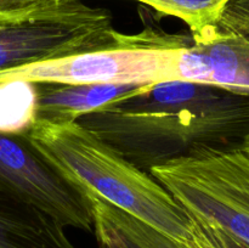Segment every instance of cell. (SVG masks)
Masks as SVG:
<instances>
[{"instance_id": "6da1fadb", "label": "cell", "mask_w": 249, "mask_h": 248, "mask_svg": "<svg viewBox=\"0 0 249 248\" xmlns=\"http://www.w3.org/2000/svg\"><path fill=\"white\" fill-rule=\"evenodd\" d=\"M77 122L148 173L201 151L241 146L249 134V94L168 80L143 85Z\"/></svg>"}, {"instance_id": "7a4b0ae2", "label": "cell", "mask_w": 249, "mask_h": 248, "mask_svg": "<svg viewBox=\"0 0 249 248\" xmlns=\"http://www.w3.org/2000/svg\"><path fill=\"white\" fill-rule=\"evenodd\" d=\"M24 134L36 150L83 192L99 195L178 242L189 238L190 218L174 197L150 173L129 162L82 124L34 122Z\"/></svg>"}, {"instance_id": "3957f363", "label": "cell", "mask_w": 249, "mask_h": 248, "mask_svg": "<svg viewBox=\"0 0 249 248\" xmlns=\"http://www.w3.org/2000/svg\"><path fill=\"white\" fill-rule=\"evenodd\" d=\"M112 23L109 11L82 0H41L0 12V73L33 63L133 44Z\"/></svg>"}, {"instance_id": "277c9868", "label": "cell", "mask_w": 249, "mask_h": 248, "mask_svg": "<svg viewBox=\"0 0 249 248\" xmlns=\"http://www.w3.org/2000/svg\"><path fill=\"white\" fill-rule=\"evenodd\" d=\"M191 40V33L172 34L146 27L133 44L6 71L0 73V82L22 79L33 83L147 85L177 80L180 50Z\"/></svg>"}, {"instance_id": "5b68a950", "label": "cell", "mask_w": 249, "mask_h": 248, "mask_svg": "<svg viewBox=\"0 0 249 248\" xmlns=\"http://www.w3.org/2000/svg\"><path fill=\"white\" fill-rule=\"evenodd\" d=\"M148 173L185 211L214 221L249 245V157L240 146L201 151Z\"/></svg>"}, {"instance_id": "8992f818", "label": "cell", "mask_w": 249, "mask_h": 248, "mask_svg": "<svg viewBox=\"0 0 249 248\" xmlns=\"http://www.w3.org/2000/svg\"><path fill=\"white\" fill-rule=\"evenodd\" d=\"M0 194L40 209L65 228L94 229L84 192L48 162L26 134L0 131Z\"/></svg>"}, {"instance_id": "52a82bcc", "label": "cell", "mask_w": 249, "mask_h": 248, "mask_svg": "<svg viewBox=\"0 0 249 248\" xmlns=\"http://www.w3.org/2000/svg\"><path fill=\"white\" fill-rule=\"evenodd\" d=\"M191 36V44L180 50L177 79L249 94L248 38L224 35L213 27Z\"/></svg>"}, {"instance_id": "ba28073f", "label": "cell", "mask_w": 249, "mask_h": 248, "mask_svg": "<svg viewBox=\"0 0 249 248\" xmlns=\"http://www.w3.org/2000/svg\"><path fill=\"white\" fill-rule=\"evenodd\" d=\"M33 84L36 90L34 122L50 124L77 122L84 114L143 87L136 84H70L56 82H34Z\"/></svg>"}, {"instance_id": "9c48e42d", "label": "cell", "mask_w": 249, "mask_h": 248, "mask_svg": "<svg viewBox=\"0 0 249 248\" xmlns=\"http://www.w3.org/2000/svg\"><path fill=\"white\" fill-rule=\"evenodd\" d=\"M0 248H75L65 226L40 209L0 194Z\"/></svg>"}, {"instance_id": "30bf717a", "label": "cell", "mask_w": 249, "mask_h": 248, "mask_svg": "<svg viewBox=\"0 0 249 248\" xmlns=\"http://www.w3.org/2000/svg\"><path fill=\"white\" fill-rule=\"evenodd\" d=\"M91 207L94 229L105 231L122 248H186L150 224L118 208L94 192H84Z\"/></svg>"}, {"instance_id": "8fae6325", "label": "cell", "mask_w": 249, "mask_h": 248, "mask_svg": "<svg viewBox=\"0 0 249 248\" xmlns=\"http://www.w3.org/2000/svg\"><path fill=\"white\" fill-rule=\"evenodd\" d=\"M36 90L28 80L0 82V131L24 134L34 122Z\"/></svg>"}, {"instance_id": "7c38bea8", "label": "cell", "mask_w": 249, "mask_h": 248, "mask_svg": "<svg viewBox=\"0 0 249 248\" xmlns=\"http://www.w3.org/2000/svg\"><path fill=\"white\" fill-rule=\"evenodd\" d=\"M153 7L163 15L182 19L190 28V33L196 34L218 21L224 6L229 0H136Z\"/></svg>"}, {"instance_id": "4fadbf2b", "label": "cell", "mask_w": 249, "mask_h": 248, "mask_svg": "<svg viewBox=\"0 0 249 248\" xmlns=\"http://www.w3.org/2000/svg\"><path fill=\"white\" fill-rule=\"evenodd\" d=\"M186 213L191 223L189 238L182 242L186 248H249L247 242L214 221L190 212Z\"/></svg>"}, {"instance_id": "5bb4252c", "label": "cell", "mask_w": 249, "mask_h": 248, "mask_svg": "<svg viewBox=\"0 0 249 248\" xmlns=\"http://www.w3.org/2000/svg\"><path fill=\"white\" fill-rule=\"evenodd\" d=\"M213 29L224 35L249 39V0H229Z\"/></svg>"}, {"instance_id": "9a60e30c", "label": "cell", "mask_w": 249, "mask_h": 248, "mask_svg": "<svg viewBox=\"0 0 249 248\" xmlns=\"http://www.w3.org/2000/svg\"><path fill=\"white\" fill-rule=\"evenodd\" d=\"M41 1V0H0V12H12L16 10L24 9L36 2Z\"/></svg>"}, {"instance_id": "2e32d148", "label": "cell", "mask_w": 249, "mask_h": 248, "mask_svg": "<svg viewBox=\"0 0 249 248\" xmlns=\"http://www.w3.org/2000/svg\"><path fill=\"white\" fill-rule=\"evenodd\" d=\"M95 235H96L99 248H122L118 245V242L113 237H111L108 233L105 232V231L95 229Z\"/></svg>"}, {"instance_id": "e0dca14e", "label": "cell", "mask_w": 249, "mask_h": 248, "mask_svg": "<svg viewBox=\"0 0 249 248\" xmlns=\"http://www.w3.org/2000/svg\"><path fill=\"white\" fill-rule=\"evenodd\" d=\"M240 148H241V150H242V152L245 153V155L247 156V157H249V134H248L247 136H246L245 140H243V142L241 143Z\"/></svg>"}]
</instances>
